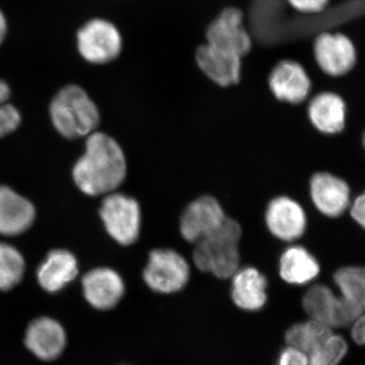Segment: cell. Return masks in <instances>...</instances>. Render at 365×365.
<instances>
[{"mask_svg": "<svg viewBox=\"0 0 365 365\" xmlns=\"http://www.w3.org/2000/svg\"><path fill=\"white\" fill-rule=\"evenodd\" d=\"M127 163L121 146L101 132L88 135L86 153L73 169L76 184L91 196L111 193L124 182Z\"/></svg>", "mask_w": 365, "mask_h": 365, "instance_id": "1", "label": "cell"}, {"mask_svg": "<svg viewBox=\"0 0 365 365\" xmlns=\"http://www.w3.org/2000/svg\"><path fill=\"white\" fill-rule=\"evenodd\" d=\"M241 225L234 218H225L215 232L196 242L193 261L203 272H210L220 279H227L240 269Z\"/></svg>", "mask_w": 365, "mask_h": 365, "instance_id": "2", "label": "cell"}, {"mask_svg": "<svg viewBox=\"0 0 365 365\" xmlns=\"http://www.w3.org/2000/svg\"><path fill=\"white\" fill-rule=\"evenodd\" d=\"M50 113L57 131L71 139L90 135L100 121L97 106L78 86L62 88L53 98Z\"/></svg>", "mask_w": 365, "mask_h": 365, "instance_id": "3", "label": "cell"}, {"mask_svg": "<svg viewBox=\"0 0 365 365\" xmlns=\"http://www.w3.org/2000/svg\"><path fill=\"white\" fill-rule=\"evenodd\" d=\"M302 306L312 319L330 328L353 325L364 313V309L341 295L337 297L330 287L321 283L307 289L302 299Z\"/></svg>", "mask_w": 365, "mask_h": 365, "instance_id": "4", "label": "cell"}, {"mask_svg": "<svg viewBox=\"0 0 365 365\" xmlns=\"http://www.w3.org/2000/svg\"><path fill=\"white\" fill-rule=\"evenodd\" d=\"M309 195L317 212L327 220H338L347 215L353 199L349 182L328 170H317L312 175Z\"/></svg>", "mask_w": 365, "mask_h": 365, "instance_id": "5", "label": "cell"}, {"mask_svg": "<svg viewBox=\"0 0 365 365\" xmlns=\"http://www.w3.org/2000/svg\"><path fill=\"white\" fill-rule=\"evenodd\" d=\"M189 278L190 266L181 254L170 249L150 252L143 279L151 290L158 294H175L186 287Z\"/></svg>", "mask_w": 365, "mask_h": 365, "instance_id": "6", "label": "cell"}, {"mask_svg": "<svg viewBox=\"0 0 365 365\" xmlns=\"http://www.w3.org/2000/svg\"><path fill=\"white\" fill-rule=\"evenodd\" d=\"M313 52L319 71L331 78H346L354 71L359 62L356 47L344 34H319L314 41Z\"/></svg>", "mask_w": 365, "mask_h": 365, "instance_id": "7", "label": "cell"}, {"mask_svg": "<svg viewBox=\"0 0 365 365\" xmlns=\"http://www.w3.org/2000/svg\"><path fill=\"white\" fill-rule=\"evenodd\" d=\"M100 215L108 234L118 244H135L141 227L140 206L135 199L124 194L110 193L103 200Z\"/></svg>", "mask_w": 365, "mask_h": 365, "instance_id": "8", "label": "cell"}, {"mask_svg": "<svg viewBox=\"0 0 365 365\" xmlns=\"http://www.w3.org/2000/svg\"><path fill=\"white\" fill-rule=\"evenodd\" d=\"M78 49L81 56L91 63H109L121 54L123 38L119 29L111 21L95 19L78 31Z\"/></svg>", "mask_w": 365, "mask_h": 365, "instance_id": "9", "label": "cell"}, {"mask_svg": "<svg viewBox=\"0 0 365 365\" xmlns=\"http://www.w3.org/2000/svg\"><path fill=\"white\" fill-rule=\"evenodd\" d=\"M206 43L234 53L244 58L253 46V40L245 26L244 14L241 9L230 7L211 21L205 34Z\"/></svg>", "mask_w": 365, "mask_h": 365, "instance_id": "10", "label": "cell"}, {"mask_svg": "<svg viewBox=\"0 0 365 365\" xmlns=\"http://www.w3.org/2000/svg\"><path fill=\"white\" fill-rule=\"evenodd\" d=\"M265 222L271 235L287 242L299 241L309 227L306 209L288 196L276 197L268 203Z\"/></svg>", "mask_w": 365, "mask_h": 365, "instance_id": "11", "label": "cell"}, {"mask_svg": "<svg viewBox=\"0 0 365 365\" xmlns=\"http://www.w3.org/2000/svg\"><path fill=\"white\" fill-rule=\"evenodd\" d=\"M268 86L274 97L289 105L309 100L313 83L304 66L295 60H281L269 74Z\"/></svg>", "mask_w": 365, "mask_h": 365, "instance_id": "12", "label": "cell"}, {"mask_svg": "<svg viewBox=\"0 0 365 365\" xmlns=\"http://www.w3.org/2000/svg\"><path fill=\"white\" fill-rule=\"evenodd\" d=\"M227 217L217 199L209 195L201 196L182 211L180 232L185 241L196 244L220 227Z\"/></svg>", "mask_w": 365, "mask_h": 365, "instance_id": "13", "label": "cell"}, {"mask_svg": "<svg viewBox=\"0 0 365 365\" xmlns=\"http://www.w3.org/2000/svg\"><path fill=\"white\" fill-rule=\"evenodd\" d=\"M307 115L309 123L319 134L337 136L347 126V103L336 91H319L309 98Z\"/></svg>", "mask_w": 365, "mask_h": 365, "instance_id": "14", "label": "cell"}, {"mask_svg": "<svg viewBox=\"0 0 365 365\" xmlns=\"http://www.w3.org/2000/svg\"><path fill=\"white\" fill-rule=\"evenodd\" d=\"M195 60L204 76L215 85L228 88L241 81L242 57L204 43L196 50Z\"/></svg>", "mask_w": 365, "mask_h": 365, "instance_id": "15", "label": "cell"}, {"mask_svg": "<svg viewBox=\"0 0 365 365\" xmlns=\"http://www.w3.org/2000/svg\"><path fill=\"white\" fill-rule=\"evenodd\" d=\"M83 294L91 307L102 311L111 309L123 297L125 285L121 276L110 268H97L83 278Z\"/></svg>", "mask_w": 365, "mask_h": 365, "instance_id": "16", "label": "cell"}, {"mask_svg": "<svg viewBox=\"0 0 365 365\" xmlns=\"http://www.w3.org/2000/svg\"><path fill=\"white\" fill-rule=\"evenodd\" d=\"M25 344L38 359L51 361L58 359L66 345V334L58 322L43 317L26 329Z\"/></svg>", "mask_w": 365, "mask_h": 365, "instance_id": "17", "label": "cell"}, {"mask_svg": "<svg viewBox=\"0 0 365 365\" xmlns=\"http://www.w3.org/2000/svg\"><path fill=\"white\" fill-rule=\"evenodd\" d=\"M35 208L30 201L6 186H0V234L19 235L30 228Z\"/></svg>", "mask_w": 365, "mask_h": 365, "instance_id": "18", "label": "cell"}, {"mask_svg": "<svg viewBox=\"0 0 365 365\" xmlns=\"http://www.w3.org/2000/svg\"><path fill=\"white\" fill-rule=\"evenodd\" d=\"M232 278V297L237 307L256 312L265 306L268 282L258 269L240 268Z\"/></svg>", "mask_w": 365, "mask_h": 365, "instance_id": "19", "label": "cell"}, {"mask_svg": "<svg viewBox=\"0 0 365 365\" xmlns=\"http://www.w3.org/2000/svg\"><path fill=\"white\" fill-rule=\"evenodd\" d=\"M76 257L66 250H54L48 254L44 263L38 269L41 287L49 292H57L78 276Z\"/></svg>", "mask_w": 365, "mask_h": 365, "instance_id": "20", "label": "cell"}, {"mask_svg": "<svg viewBox=\"0 0 365 365\" xmlns=\"http://www.w3.org/2000/svg\"><path fill=\"white\" fill-rule=\"evenodd\" d=\"M279 272L285 282L304 285L318 277L321 266L309 250L300 245H294L281 255Z\"/></svg>", "mask_w": 365, "mask_h": 365, "instance_id": "21", "label": "cell"}, {"mask_svg": "<svg viewBox=\"0 0 365 365\" xmlns=\"http://www.w3.org/2000/svg\"><path fill=\"white\" fill-rule=\"evenodd\" d=\"M332 335V328L311 319L307 323L295 324L290 327L285 334V340L288 347L294 348L309 355Z\"/></svg>", "mask_w": 365, "mask_h": 365, "instance_id": "22", "label": "cell"}, {"mask_svg": "<svg viewBox=\"0 0 365 365\" xmlns=\"http://www.w3.org/2000/svg\"><path fill=\"white\" fill-rule=\"evenodd\" d=\"M333 280L339 288L341 297L364 309L365 266L348 265L334 273Z\"/></svg>", "mask_w": 365, "mask_h": 365, "instance_id": "23", "label": "cell"}, {"mask_svg": "<svg viewBox=\"0 0 365 365\" xmlns=\"http://www.w3.org/2000/svg\"><path fill=\"white\" fill-rule=\"evenodd\" d=\"M25 260L18 250L0 242V289L9 290L21 282Z\"/></svg>", "mask_w": 365, "mask_h": 365, "instance_id": "24", "label": "cell"}, {"mask_svg": "<svg viewBox=\"0 0 365 365\" xmlns=\"http://www.w3.org/2000/svg\"><path fill=\"white\" fill-rule=\"evenodd\" d=\"M347 352V344L342 337L330 336L317 349L307 355L309 365H337Z\"/></svg>", "mask_w": 365, "mask_h": 365, "instance_id": "25", "label": "cell"}, {"mask_svg": "<svg viewBox=\"0 0 365 365\" xmlns=\"http://www.w3.org/2000/svg\"><path fill=\"white\" fill-rule=\"evenodd\" d=\"M11 90L4 81H0V137L6 135L18 128L21 115L13 105L9 104Z\"/></svg>", "mask_w": 365, "mask_h": 365, "instance_id": "26", "label": "cell"}, {"mask_svg": "<svg viewBox=\"0 0 365 365\" xmlns=\"http://www.w3.org/2000/svg\"><path fill=\"white\" fill-rule=\"evenodd\" d=\"M294 11L306 16L323 13L330 0H285Z\"/></svg>", "mask_w": 365, "mask_h": 365, "instance_id": "27", "label": "cell"}, {"mask_svg": "<svg viewBox=\"0 0 365 365\" xmlns=\"http://www.w3.org/2000/svg\"><path fill=\"white\" fill-rule=\"evenodd\" d=\"M347 215L360 230L365 232V190L353 196Z\"/></svg>", "mask_w": 365, "mask_h": 365, "instance_id": "28", "label": "cell"}, {"mask_svg": "<svg viewBox=\"0 0 365 365\" xmlns=\"http://www.w3.org/2000/svg\"><path fill=\"white\" fill-rule=\"evenodd\" d=\"M277 365H309V357L299 350L287 347L281 351Z\"/></svg>", "mask_w": 365, "mask_h": 365, "instance_id": "29", "label": "cell"}, {"mask_svg": "<svg viewBox=\"0 0 365 365\" xmlns=\"http://www.w3.org/2000/svg\"><path fill=\"white\" fill-rule=\"evenodd\" d=\"M352 337L357 344L365 345V307L364 313L353 324Z\"/></svg>", "mask_w": 365, "mask_h": 365, "instance_id": "30", "label": "cell"}, {"mask_svg": "<svg viewBox=\"0 0 365 365\" xmlns=\"http://www.w3.org/2000/svg\"><path fill=\"white\" fill-rule=\"evenodd\" d=\"M7 33V24L6 16L0 11V44L4 42V38H6Z\"/></svg>", "mask_w": 365, "mask_h": 365, "instance_id": "31", "label": "cell"}, {"mask_svg": "<svg viewBox=\"0 0 365 365\" xmlns=\"http://www.w3.org/2000/svg\"><path fill=\"white\" fill-rule=\"evenodd\" d=\"M361 144H362V148H364V153H365V129H364V132H362Z\"/></svg>", "mask_w": 365, "mask_h": 365, "instance_id": "32", "label": "cell"}]
</instances>
